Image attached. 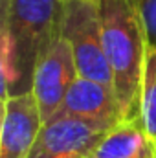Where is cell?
<instances>
[{
	"label": "cell",
	"mask_w": 156,
	"mask_h": 158,
	"mask_svg": "<svg viewBox=\"0 0 156 158\" xmlns=\"http://www.w3.org/2000/svg\"><path fill=\"white\" fill-rule=\"evenodd\" d=\"M44 125L37 99L31 92L2 101L0 158H28Z\"/></svg>",
	"instance_id": "obj_6"
},
{
	"label": "cell",
	"mask_w": 156,
	"mask_h": 158,
	"mask_svg": "<svg viewBox=\"0 0 156 158\" xmlns=\"http://www.w3.org/2000/svg\"><path fill=\"white\" fill-rule=\"evenodd\" d=\"M140 121L145 132L156 142V52L149 50L142 77V96H140Z\"/></svg>",
	"instance_id": "obj_9"
},
{
	"label": "cell",
	"mask_w": 156,
	"mask_h": 158,
	"mask_svg": "<svg viewBox=\"0 0 156 158\" xmlns=\"http://www.w3.org/2000/svg\"><path fill=\"white\" fill-rule=\"evenodd\" d=\"M61 37L72 48L79 77L114 86L96 0H64Z\"/></svg>",
	"instance_id": "obj_3"
},
{
	"label": "cell",
	"mask_w": 156,
	"mask_h": 158,
	"mask_svg": "<svg viewBox=\"0 0 156 158\" xmlns=\"http://www.w3.org/2000/svg\"><path fill=\"white\" fill-rule=\"evenodd\" d=\"M153 158H156V156H153Z\"/></svg>",
	"instance_id": "obj_11"
},
{
	"label": "cell",
	"mask_w": 156,
	"mask_h": 158,
	"mask_svg": "<svg viewBox=\"0 0 156 158\" xmlns=\"http://www.w3.org/2000/svg\"><path fill=\"white\" fill-rule=\"evenodd\" d=\"M96 4L121 118L140 119L142 77L149 44L136 4L134 0H96Z\"/></svg>",
	"instance_id": "obj_2"
},
{
	"label": "cell",
	"mask_w": 156,
	"mask_h": 158,
	"mask_svg": "<svg viewBox=\"0 0 156 158\" xmlns=\"http://www.w3.org/2000/svg\"><path fill=\"white\" fill-rule=\"evenodd\" d=\"M109 131L92 121L55 114L44 121L28 158H92Z\"/></svg>",
	"instance_id": "obj_4"
},
{
	"label": "cell",
	"mask_w": 156,
	"mask_h": 158,
	"mask_svg": "<svg viewBox=\"0 0 156 158\" xmlns=\"http://www.w3.org/2000/svg\"><path fill=\"white\" fill-rule=\"evenodd\" d=\"M156 156V142L145 132L140 119L119 121L112 127L99 145L96 147L92 158H153Z\"/></svg>",
	"instance_id": "obj_8"
},
{
	"label": "cell",
	"mask_w": 156,
	"mask_h": 158,
	"mask_svg": "<svg viewBox=\"0 0 156 158\" xmlns=\"http://www.w3.org/2000/svg\"><path fill=\"white\" fill-rule=\"evenodd\" d=\"M57 114L92 121L107 129H112L123 121L114 86L86 77L76 79Z\"/></svg>",
	"instance_id": "obj_7"
},
{
	"label": "cell",
	"mask_w": 156,
	"mask_h": 158,
	"mask_svg": "<svg viewBox=\"0 0 156 158\" xmlns=\"http://www.w3.org/2000/svg\"><path fill=\"white\" fill-rule=\"evenodd\" d=\"M2 101L31 92L39 59L61 39L64 0H0Z\"/></svg>",
	"instance_id": "obj_1"
},
{
	"label": "cell",
	"mask_w": 156,
	"mask_h": 158,
	"mask_svg": "<svg viewBox=\"0 0 156 158\" xmlns=\"http://www.w3.org/2000/svg\"><path fill=\"white\" fill-rule=\"evenodd\" d=\"M77 77L79 72L72 48L61 37L39 59L33 72L31 94L37 99L40 116L44 121L51 119L59 112L70 86L76 83Z\"/></svg>",
	"instance_id": "obj_5"
},
{
	"label": "cell",
	"mask_w": 156,
	"mask_h": 158,
	"mask_svg": "<svg viewBox=\"0 0 156 158\" xmlns=\"http://www.w3.org/2000/svg\"><path fill=\"white\" fill-rule=\"evenodd\" d=\"M134 4L147 35L149 50L156 52V0H134Z\"/></svg>",
	"instance_id": "obj_10"
}]
</instances>
